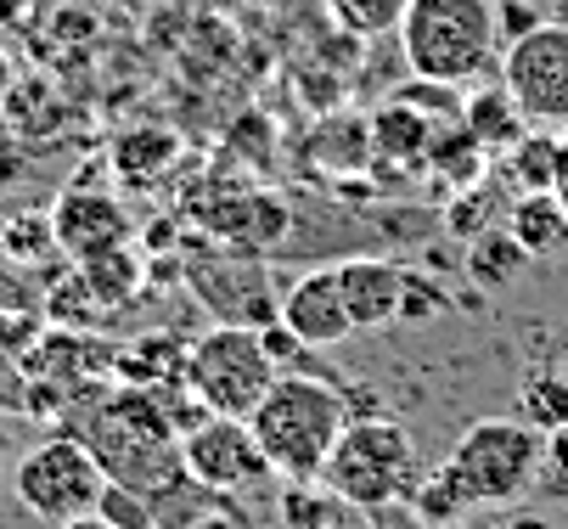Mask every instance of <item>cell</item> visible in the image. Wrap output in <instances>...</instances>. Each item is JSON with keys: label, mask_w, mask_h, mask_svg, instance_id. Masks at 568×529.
Returning a JSON list of instances; mask_svg holds the SVG:
<instances>
[{"label": "cell", "mask_w": 568, "mask_h": 529, "mask_svg": "<svg viewBox=\"0 0 568 529\" xmlns=\"http://www.w3.org/2000/svg\"><path fill=\"white\" fill-rule=\"evenodd\" d=\"M551 175H557V135H529V141H518L513 181H518L524 192H551Z\"/></svg>", "instance_id": "obj_20"}, {"label": "cell", "mask_w": 568, "mask_h": 529, "mask_svg": "<svg viewBox=\"0 0 568 529\" xmlns=\"http://www.w3.org/2000/svg\"><path fill=\"white\" fill-rule=\"evenodd\" d=\"M349 400L344 389H333L327 377H315V372H282L271 395L254 406L248 428L265 450V462L271 474L293 479V485H310L321 479V468H327L333 457V445L338 434L349 428Z\"/></svg>", "instance_id": "obj_1"}, {"label": "cell", "mask_w": 568, "mask_h": 529, "mask_svg": "<svg viewBox=\"0 0 568 529\" xmlns=\"http://www.w3.org/2000/svg\"><path fill=\"white\" fill-rule=\"evenodd\" d=\"M321 485L333 496H344L349 507H388L399 496L417 490V439L394 417H349V428L338 434Z\"/></svg>", "instance_id": "obj_5"}, {"label": "cell", "mask_w": 568, "mask_h": 529, "mask_svg": "<svg viewBox=\"0 0 568 529\" xmlns=\"http://www.w3.org/2000/svg\"><path fill=\"white\" fill-rule=\"evenodd\" d=\"M507 232L524 243L529 260H546L568 243V214L551 192H518L513 208H507Z\"/></svg>", "instance_id": "obj_14"}, {"label": "cell", "mask_w": 568, "mask_h": 529, "mask_svg": "<svg viewBox=\"0 0 568 529\" xmlns=\"http://www.w3.org/2000/svg\"><path fill=\"white\" fill-rule=\"evenodd\" d=\"M338 271V293L344 311L355 322V333H383L399 327V305H405V271L388 260H344Z\"/></svg>", "instance_id": "obj_12"}, {"label": "cell", "mask_w": 568, "mask_h": 529, "mask_svg": "<svg viewBox=\"0 0 568 529\" xmlns=\"http://www.w3.org/2000/svg\"><path fill=\"white\" fill-rule=\"evenodd\" d=\"M85 445H91V457L102 462L108 479L135 485V490H146V496H158V485H170V479L186 474V468H170V462H181V445L170 439V423L158 417V406H152L146 395H119V400H108V406L91 417Z\"/></svg>", "instance_id": "obj_6"}, {"label": "cell", "mask_w": 568, "mask_h": 529, "mask_svg": "<svg viewBox=\"0 0 568 529\" xmlns=\"http://www.w3.org/2000/svg\"><path fill=\"white\" fill-rule=\"evenodd\" d=\"M276 327H287L304 349H333L355 333L349 311H344V293H338V271L321 265V271H304L298 282L282 287L276 298Z\"/></svg>", "instance_id": "obj_11"}, {"label": "cell", "mask_w": 568, "mask_h": 529, "mask_svg": "<svg viewBox=\"0 0 568 529\" xmlns=\"http://www.w3.org/2000/svg\"><path fill=\"white\" fill-rule=\"evenodd\" d=\"M462 124H467V135H473L478 146L518 141V130H524V119H518V108H513L507 91H478V96H467V102H462Z\"/></svg>", "instance_id": "obj_16"}, {"label": "cell", "mask_w": 568, "mask_h": 529, "mask_svg": "<svg viewBox=\"0 0 568 529\" xmlns=\"http://www.w3.org/2000/svg\"><path fill=\"white\" fill-rule=\"evenodd\" d=\"M518 529H524V523H518ZM529 529H546V523H529Z\"/></svg>", "instance_id": "obj_25"}, {"label": "cell", "mask_w": 568, "mask_h": 529, "mask_svg": "<svg viewBox=\"0 0 568 529\" xmlns=\"http://www.w3.org/2000/svg\"><path fill=\"white\" fill-rule=\"evenodd\" d=\"M540 462H546V434L535 423L490 417V423H473L456 439V450L439 462V474L462 507H513L529 496Z\"/></svg>", "instance_id": "obj_3"}, {"label": "cell", "mask_w": 568, "mask_h": 529, "mask_svg": "<svg viewBox=\"0 0 568 529\" xmlns=\"http://www.w3.org/2000/svg\"><path fill=\"white\" fill-rule=\"evenodd\" d=\"M399 51L417 80L434 85H473L496 62V0H405Z\"/></svg>", "instance_id": "obj_2"}, {"label": "cell", "mask_w": 568, "mask_h": 529, "mask_svg": "<svg viewBox=\"0 0 568 529\" xmlns=\"http://www.w3.org/2000/svg\"><path fill=\"white\" fill-rule=\"evenodd\" d=\"M501 91L535 130H568V23H535L501 45Z\"/></svg>", "instance_id": "obj_8"}, {"label": "cell", "mask_w": 568, "mask_h": 529, "mask_svg": "<svg viewBox=\"0 0 568 529\" xmlns=\"http://www.w3.org/2000/svg\"><path fill=\"white\" fill-rule=\"evenodd\" d=\"M0 102H7V96H0Z\"/></svg>", "instance_id": "obj_26"}, {"label": "cell", "mask_w": 568, "mask_h": 529, "mask_svg": "<svg viewBox=\"0 0 568 529\" xmlns=\"http://www.w3.org/2000/svg\"><path fill=\"white\" fill-rule=\"evenodd\" d=\"M51 529H113L108 518H97V512H79V518H68V523H51Z\"/></svg>", "instance_id": "obj_24"}, {"label": "cell", "mask_w": 568, "mask_h": 529, "mask_svg": "<svg viewBox=\"0 0 568 529\" xmlns=\"http://www.w3.org/2000/svg\"><path fill=\"white\" fill-rule=\"evenodd\" d=\"M181 159V141L170 130H158V124H141V130H124L113 141V170L124 186H152V181H164V170Z\"/></svg>", "instance_id": "obj_13"}, {"label": "cell", "mask_w": 568, "mask_h": 529, "mask_svg": "<svg viewBox=\"0 0 568 529\" xmlns=\"http://www.w3.org/2000/svg\"><path fill=\"white\" fill-rule=\"evenodd\" d=\"M551 197L568 214V130H557V175H551Z\"/></svg>", "instance_id": "obj_23"}, {"label": "cell", "mask_w": 568, "mask_h": 529, "mask_svg": "<svg viewBox=\"0 0 568 529\" xmlns=\"http://www.w3.org/2000/svg\"><path fill=\"white\" fill-rule=\"evenodd\" d=\"M327 12H333V23H338L344 34H355V40H377V34L399 29L405 0H327Z\"/></svg>", "instance_id": "obj_17"}, {"label": "cell", "mask_w": 568, "mask_h": 529, "mask_svg": "<svg viewBox=\"0 0 568 529\" xmlns=\"http://www.w3.org/2000/svg\"><path fill=\"white\" fill-rule=\"evenodd\" d=\"M102 485H108L102 462L91 457V445L73 439V434L40 439L12 462V496L40 523H68L79 512H97Z\"/></svg>", "instance_id": "obj_7"}, {"label": "cell", "mask_w": 568, "mask_h": 529, "mask_svg": "<svg viewBox=\"0 0 568 529\" xmlns=\"http://www.w3.org/2000/svg\"><path fill=\"white\" fill-rule=\"evenodd\" d=\"M439 311H445V293H439L434 282H423V276L405 271V305H399V322H428V316H439Z\"/></svg>", "instance_id": "obj_22"}, {"label": "cell", "mask_w": 568, "mask_h": 529, "mask_svg": "<svg viewBox=\"0 0 568 529\" xmlns=\"http://www.w3.org/2000/svg\"><path fill=\"white\" fill-rule=\"evenodd\" d=\"M524 423H535L540 434L546 428H562L568 423V372H535L524 384Z\"/></svg>", "instance_id": "obj_19"}, {"label": "cell", "mask_w": 568, "mask_h": 529, "mask_svg": "<svg viewBox=\"0 0 568 529\" xmlns=\"http://www.w3.org/2000/svg\"><path fill=\"white\" fill-rule=\"evenodd\" d=\"M535 23H546L535 0H496V34H501V45L524 40V34H529Z\"/></svg>", "instance_id": "obj_21"}, {"label": "cell", "mask_w": 568, "mask_h": 529, "mask_svg": "<svg viewBox=\"0 0 568 529\" xmlns=\"http://www.w3.org/2000/svg\"><path fill=\"white\" fill-rule=\"evenodd\" d=\"M181 468H186L192 485L225 490V496L231 490H248V485H260L271 474V462H265V450H260L248 417H214V411H203L181 434Z\"/></svg>", "instance_id": "obj_9"}, {"label": "cell", "mask_w": 568, "mask_h": 529, "mask_svg": "<svg viewBox=\"0 0 568 529\" xmlns=\"http://www.w3.org/2000/svg\"><path fill=\"white\" fill-rule=\"evenodd\" d=\"M276 377H282V360L271 355L265 333L231 327V322L209 327L181 360V384L214 417H254V406L271 395Z\"/></svg>", "instance_id": "obj_4"}, {"label": "cell", "mask_w": 568, "mask_h": 529, "mask_svg": "<svg viewBox=\"0 0 568 529\" xmlns=\"http://www.w3.org/2000/svg\"><path fill=\"white\" fill-rule=\"evenodd\" d=\"M97 518H108L113 529H158V501L135 485H119L108 479L102 496H97Z\"/></svg>", "instance_id": "obj_18"}, {"label": "cell", "mask_w": 568, "mask_h": 529, "mask_svg": "<svg viewBox=\"0 0 568 529\" xmlns=\"http://www.w3.org/2000/svg\"><path fill=\"white\" fill-rule=\"evenodd\" d=\"M524 265H529V254H524V243L507 232V225H501V232H490V225H484V232L467 243V276L473 282H484V287H513L518 276H524Z\"/></svg>", "instance_id": "obj_15"}, {"label": "cell", "mask_w": 568, "mask_h": 529, "mask_svg": "<svg viewBox=\"0 0 568 529\" xmlns=\"http://www.w3.org/2000/svg\"><path fill=\"white\" fill-rule=\"evenodd\" d=\"M130 208L113 197V192H97V186H68L57 203H51V237L57 248L73 260V265H91V260H108L119 248H130Z\"/></svg>", "instance_id": "obj_10"}]
</instances>
